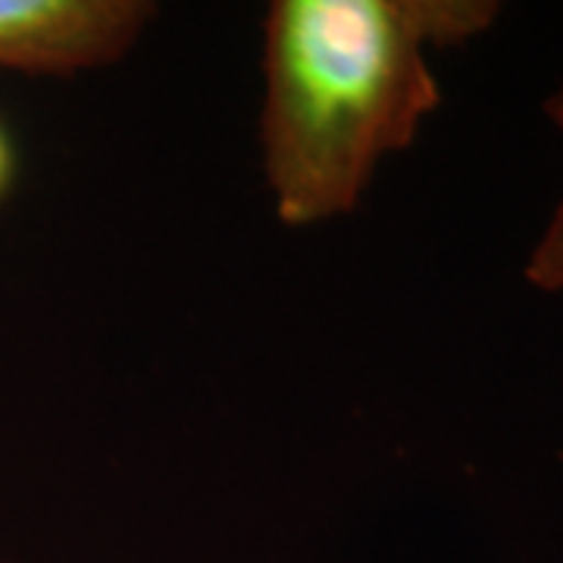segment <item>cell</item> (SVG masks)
<instances>
[{
	"label": "cell",
	"mask_w": 563,
	"mask_h": 563,
	"mask_svg": "<svg viewBox=\"0 0 563 563\" xmlns=\"http://www.w3.org/2000/svg\"><path fill=\"white\" fill-rule=\"evenodd\" d=\"M488 0H276L263 20L261 161L276 217H347L442 103L432 47L492 29Z\"/></svg>",
	"instance_id": "6da1fadb"
},
{
	"label": "cell",
	"mask_w": 563,
	"mask_h": 563,
	"mask_svg": "<svg viewBox=\"0 0 563 563\" xmlns=\"http://www.w3.org/2000/svg\"><path fill=\"white\" fill-rule=\"evenodd\" d=\"M154 13L147 0H0V73L69 79L110 66Z\"/></svg>",
	"instance_id": "7a4b0ae2"
},
{
	"label": "cell",
	"mask_w": 563,
	"mask_h": 563,
	"mask_svg": "<svg viewBox=\"0 0 563 563\" xmlns=\"http://www.w3.org/2000/svg\"><path fill=\"white\" fill-rule=\"evenodd\" d=\"M526 279L542 291L563 295V201L526 261Z\"/></svg>",
	"instance_id": "3957f363"
},
{
	"label": "cell",
	"mask_w": 563,
	"mask_h": 563,
	"mask_svg": "<svg viewBox=\"0 0 563 563\" xmlns=\"http://www.w3.org/2000/svg\"><path fill=\"white\" fill-rule=\"evenodd\" d=\"M10 169H13V151H10L7 132L0 129V191H3L7 181H10Z\"/></svg>",
	"instance_id": "277c9868"
},
{
	"label": "cell",
	"mask_w": 563,
	"mask_h": 563,
	"mask_svg": "<svg viewBox=\"0 0 563 563\" xmlns=\"http://www.w3.org/2000/svg\"><path fill=\"white\" fill-rule=\"evenodd\" d=\"M544 113H548V120L554 122V125L563 132V91H558L554 98H548V101H544Z\"/></svg>",
	"instance_id": "5b68a950"
},
{
	"label": "cell",
	"mask_w": 563,
	"mask_h": 563,
	"mask_svg": "<svg viewBox=\"0 0 563 563\" xmlns=\"http://www.w3.org/2000/svg\"><path fill=\"white\" fill-rule=\"evenodd\" d=\"M0 563H3V561H0Z\"/></svg>",
	"instance_id": "8992f818"
}]
</instances>
